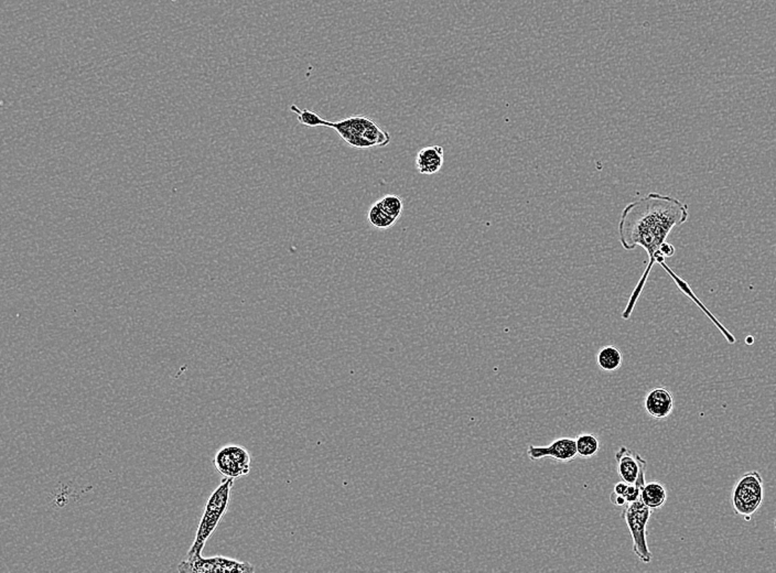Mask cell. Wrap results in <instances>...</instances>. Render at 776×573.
Segmentation results:
<instances>
[{"label":"cell","instance_id":"cell-1","mask_svg":"<svg viewBox=\"0 0 776 573\" xmlns=\"http://www.w3.org/2000/svg\"><path fill=\"white\" fill-rule=\"evenodd\" d=\"M688 218L687 204L674 196L659 193H649L624 208L618 223L620 243L625 251L641 246L647 253L649 263L622 312L623 320L631 318L654 264L662 266L666 263V258L661 255V249L667 243L671 230L686 223Z\"/></svg>","mask_w":776,"mask_h":573},{"label":"cell","instance_id":"cell-2","mask_svg":"<svg viewBox=\"0 0 776 573\" xmlns=\"http://www.w3.org/2000/svg\"><path fill=\"white\" fill-rule=\"evenodd\" d=\"M233 485V478H224L216 491L211 494L204 507L202 519L199 524L196 538L193 541L192 546L190 547V550L188 551L187 559L196 558L202 555L203 549L211 538V536L213 535L218 526L224 519V516L228 513L230 492Z\"/></svg>","mask_w":776,"mask_h":573},{"label":"cell","instance_id":"cell-3","mask_svg":"<svg viewBox=\"0 0 776 573\" xmlns=\"http://www.w3.org/2000/svg\"><path fill=\"white\" fill-rule=\"evenodd\" d=\"M323 126L332 128L348 145L358 149L386 147L391 143V135L365 116H352L336 123L324 120Z\"/></svg>","mask_w":776,"mask_h":573},{"label":"cell","instance_id":"cell-4","mask_svg":"<svg viewBox=\"0 0 776 573\" xmlns=\"http://www.w3.org/2000/svg\"><path fill=\"white\" fill-rule=\"evenodd\" d=\"M764 497V480L761 474L751 471L743 474L734 485L731 494V504L736 515L744 516L746 521L751 519L761 507Z\"/></svg>","mask_w":776,"mask_h":573},{"label":"cell","instance_id":"cell-5","mask_svg":"<svg viewBox=\"0 0 776 573\" xmlns=\"http://www.w3.org/2000/svg\"><path fill=\"white\" fill-rule=\"evenodd\" d=\"M652 516L651 508L647 507L641 500L628 504L622 519L625 521L633 541V553L643 563L649 565L653 559L649 545H647V524Z\"/></svg>","mask_w":776,"mask_h":573},{"label":"cell","instance_id":"cell-6","mask_svg":"<svg viewBox=\"0 0 776 573\" xmlns=\"http://www.w3.org/2000/svg\"><path fill=\"white\" fill-rule=\"evenodd\" d=\"M214 466L221 475L240 478L251 472L252 456L247 449L237 444H226L216 452Z\"/></svg>","mask_w":776,"mask_h":573},{"label":"cell","instance_id":"cell-7","mask_svg":"<svg viewBox=\"0 0 776 573\" xmlns=\"http://www.w3.org/2000/svg\"><path fill=\"white\" fill-rule=\"evenodd\" d=\"M178 571L183 573H251L255 571V568L249 562H243L235 559L223 556L203 558L201 555L196 558L181 561Z\"/></svg>","mask_w":776,"mask_h":573},{"label":"cell","instance_id":"cell-8","mask_svg":"<svg viewBox=\"0 0 776 573\" xmlns=\"http://www.w3.org/2000/svg\"><path fill=\"white\" fill-rule=\"evenodd\" d=\"M526 454L529 460L533 462L547 458L553 459L559 462H571L578 456L576 439L574 438L556 439L547 447H536L529 444Z\"/></svg>","mask_w":776,"mask_h":573},{"label":"cell","instance_id":"cell-9","mask_svg":"<svg viewBox=\"0 0 776 573\" xmlns=\"http://www.w3.org/2000/svg\"><path fill=\"white\" fill-rule=\"evenodd\" d=\"M646 413L655 419H665L674 409L673 394L665 387H655L646 395Z\"/></svg>","mask_w":776,"mask_h":573},{"label":"cell","instance_id":"cell-10","mask_svg":"<svg viewBox=\"0 0 776 573\" xmlns=\"http://www.w3.org/2000/svg\"><path fill=\"white\" fill-rule=\"evenodd\" d=\"M616 460L618 462V475L621 480L628 484L635 483L644 459L623 446L616 452Z\"/></svg>","mask_w":776,"mask_h":573},{"label":"cell","instance_id":"cell-11","mask_svg":"<svg viewBox=\"0 0 776 573\" xmlns=\"http://www.w3.org/2000/svg\"><path fill=\"white\" fill-rule=\"evenodd\" d=\"M442 165L443 148L440 146L423 148L416 157V168L421 175H435L441 170Z\"/></svg>","mask_w":776,"mask_h":573},{"label":"cell","instance_id":"cell-12","mask_svg":"<svg viewBox=\"0 0 776 573\" xmlns=\"http://www.w3.org/2000/svg\"><path fill=\"white\" fill-rule=\"evenodd\" d=\"M667 491L664 484L659 482L646 483L642 488L641 501L652 511L663 507L666 503Z\"/></svg>","mask_w":776,"mask_h":573},{"label":"cell","instance_id":"cell-13","mask_svg":"<svg viewBox=\"0 0 776 573\" xmlns=\"http://www.w3.org/2000/svg\"><path fill=\"white\" fill-rule=\"evenodd\" d=\"M596 364L602 371L613 373L622 366L621 350L613 345H608L599 350Z\"/></svg>","mask_w":776,"mask_h":573},{"label":"cell","instance_id":"cell-14","mask_svg":"<svg viewBox=\"0 0 776 573\" xmlns=\"http://www.w3.org/2000/svg\"><path fill=\"white\" fill-rule=\"evenodd\" d=\"M577 452L581 458H592L600 450V441L591 433H584L576 438Z\"/></svg>","mask_w":776,"mask_h":573},{"label":"cell","instance_id":"cell-15","mask_svg":"<svg viewBox=\"0 0 776 573\" xmlns=\"http://www.w3.org/2000/svg\"><path fill=\"white\" fill-rule=\"evenodd\" d=\"M396 220H397L392 218L391 215H388L385 211L382 208L380 201L374 203L370 211H368V222L374 228H380V230L392 228L396 223Z\"/></svg>","mask_w":776,"mask_h":573},{"label":"cell","instance_id":"cell-16","mask_svg":"<svg viewBox=\"0 0 776 573\" xmlns=\"http://www.w3.org/2000/svg\"><path fill=\"white\" fill-rule=\"evenodd\" d=\"M380 204L388 215H391L395 220H399L401 218V213H403L404 203L399 196H394V194L384 196L382 200H380Z\"/></svg>","mask_w":776,"mask_h":573},{"label":"cell","instance_id":"cell-17","mask_svg":"<svg viewBox=\"0 0 776 573\" xmlns=\"http://www.w3.org/2000/svg\"><path fill=\"white\" fill-rule=\"evenodd\" d=\"M290 110L298 115L299 123L301 125L308 126V127H319V126H323V123H324V119H322L318 114L311 112V110H300L295 105H291Z\"/></svg>","mask_w":776,"mask_h":573},{"label":"cell","instance_id":"cell-18","mask_svg":"<svg viewBox=\"0 0 776 573\" xmlns=\"http://www.w3.org/2000/svg\"><path fill=\"white\" fill-rule=\"evenodd\" d=\"M610 500H611V503L613 504V505L618 506V507H623V506H625L626 504H628L624 496L618 495V494L614 493V492H612Z\"/></svg>","mask_w":776,"mask_h":573},{"label":"cell","instance_id":"cell-19","mask_svg":"<svg viewBox=\"0 0 776 573\" xmlns=\"http://www.w3.org/2000/svg\"><path fill=\"white\" fill-rule=\"evenodd\" d=\"M628 488H629V484L621 480V482H618V483H616V485H614L613 492L614 493L618 494V495L624 496L625 495L626 491H628Z\"/></svg>","mask_w":776,"mask_h":573},{"label":"cell","instance_id":"cell-20","mask_svg":"<svg viewBox=\"0 0 776 573\" xmlns=\"http://www.w3.org/2000/svg\"><path fill=\"white\" fill-rule=\"evenodd\" d=\"M752 342H753V338H746V343L749 344V343H752Z\"/></svg>","mask_w":776,"mask_h":573},{"label":"cell","instance_id":"cell-21","mask_svg":"<svg viewBox=\"0 0 776 573\" xmlns=\"http://www.w3.org/2000/svg\"><path fill=\"white\" fill-rule=\"evenodd\" d=\"M775 527H776V521H775Z\"/></svg>","mask_w":776,"mask_h":573}]
</instances>
